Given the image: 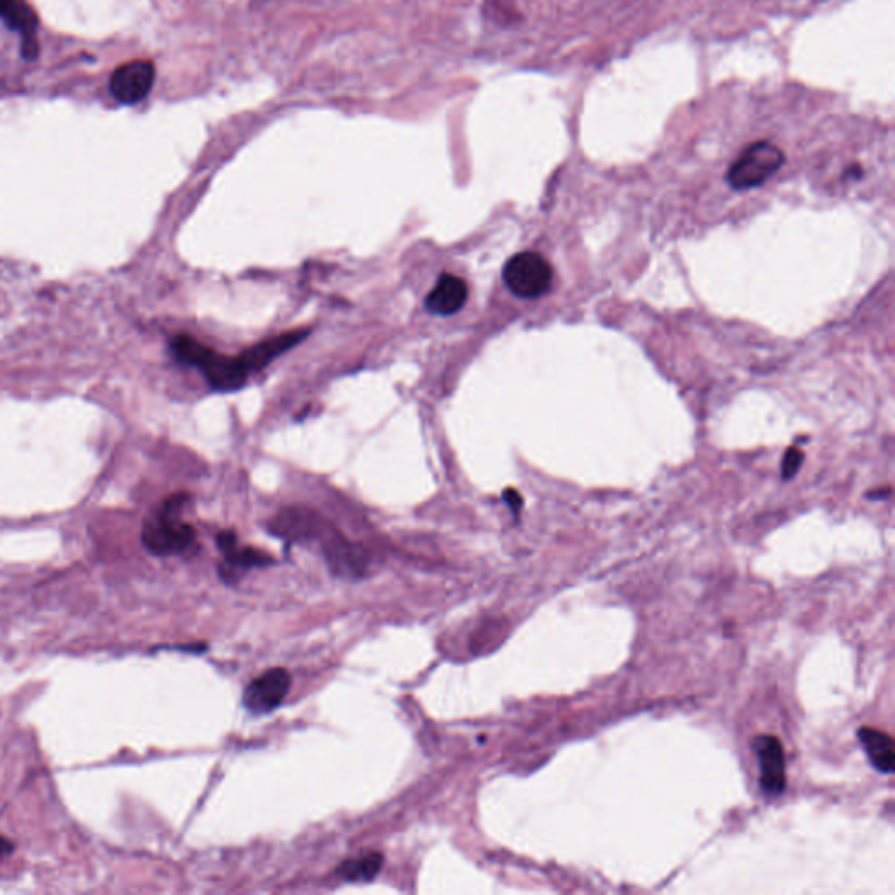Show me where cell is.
<instances>
[{
	"instance_id": "6da1fadb",
	"label": "cell",
	"mask_w": 895,
	"mask_h": 895,
	"mask_svg": "<svg viewBox=\"0 0 895 895\" xmlns=\"http://www.w3.org/2000/svg\"><path fill=\"white\" fill-rule=\"evenodd\" d=\"M172 354L182 364L200 369L207 382L221 392L242 389L249 380L250 373L240 357H224L186 334L172 341Z\"/></svg>"
},
{
	"instance_id": "7a4b0ae2",
	"label": "cell",
	"mask_w": 895,
	"mask_h": 895,
	"mask_svg": "<svg viewBox=\"0 0 895 895\" xmlns=\"http://www.w3.org/2000/svg\"><path fill=\"white\" fill-rule=\"evenodd\" d=\"M186 502L188 495H174L144 523L142 542L153 555H181L195 544V528L181 521Z\"/></svg>"
},
{
	"instance_id": "3957f363",
	"label": "cell",
	"mask_w": 895,
	"mask_h": 895,
	"mask_svg": "<svg viewBox=\"0 0 895 895\" xmlns=\"http://www.w3.org/2000/svg\"><path fill=\"white\" fill-rule=\"evenodd\" d=\"M785 163V154L770 140H759L743 149L726 175L731 188L736 191L759 188L777 174Z\"/></svg>"
},
{
	"instance_id": "277c9868",
	"label": "cell",
	"mask_w": 895,
	"mask_h": 895,
	"mask_svg": "<svg viewBox=\"0 0 895 895\" xmlns=\"http://www.w3.org/2000/svg\"><path fill=\"white\" fill-rule=\"evenodd\" d=\"M502 277L514 296L537 299L553 284V268L548 259L537 252H520L507 261Z\"/></svg>"
},
{
	"instance_id": "5b68a950",
	"label": "cell",
	"mask_w": 895,
	"mask_h": 895,
	"mask_svg": "<svg viewBox=\"0 0 895 895\" xmlns=\"http://www.w3.org/2000/svg\"><path fill=\"white\" fill-rule=\"evenodd\" d=\"M291 689V673L284 668H271L252 680L243 691V705L252 714H270L284 701Z\"/></svg>"
},
{
	"instance_id": "8992f818",
	"label": "cell",
	"mask_w": 895,
	"mask_h": 895,
	"mask_svg": "<svg viewBox=\"0 0 895 895\" xmlns=\"http://www.w3.org/2000/svg\"><path fill=\"white\" fill-rule=\"evenodd\" d=\"M154 77H156V70L149 60L125 63L112 74V95L121 104H139L140 100H144L153 88Z\"/></svg>"
},
{
	"instance_id": "52a82bcc",
	"label": "cell",
	"mask_w": 895,
	"mask_h": 895,
	"mask_svg": "<svg viewBox=\"0 0 895 895\" xmlns=\"http://www.w3.org/2000/svg\"><path fill=\"white\" fill-rule=\"evenodd\" d=\"M754 750H756L759 768H761L763 791L771 798L780 796L787 785L782 743L778 742V738L775 736L761 735L754 740Z\"/></svg>"
},
{
	"instance_id": "ba28073f",
	"label": "cell",
	"mask_w": 895,
	"mask_h": 895,
	"mask_svg": "<svg viewBox=\"0 0 895 895\" xmlns=\"http://www.w3.org/2000/svg\"><path fill=\"white\" fill-rule=\"evenodd\" d=\"M324 553L327 565L333 570L334 576L359 579L368 572L369 560L366 551L357 544L341 539L338 535H329V539L324 542Z\"/></svg>"
},
{
	"instance_id": "9c48e42d",
	"label": "cell",
	"mask_w": 895,
	"mask_h": 895,
	"mask_svg": "<svg viewBox=\"0 0 895 895\" xmlns=\"http://www.w3.org/2000/svg\"><path fill=\"white\" fill-rule=\"evenodd\" d=\"M326 525L322 523L317 514L305 511V509H285L284 513L278 514L275 521L271 523V532L285 537V539H320L322 535L329 534L324 532Z\"/></svg>"
},
{
	"instance_id": "30bf717a",
	"label": "cell",
	"mask_w": 895,
	"mask_h": 895,
	"mask_svg": "<svg viewBox=\"0 0 895 895\" xmlns=\"http://www.w3.org/2000/svg\"><path fill=\"white\" fill-rule=\"evenodd\" d=\"M0 18L7 27L18 30L23 35V55L25 58H35L39 46L35 41L37 30V16L34 9L28 6L25 0H0Z\"/></svg>"
},
{
	"instance_id": "8fae6325",
	"label": "cell",
	"mask_w": 895,
	"mask_h": 895,
	"mask_svg": "<svg viewBox=\"0 0 895 895\" xmlns=\"http://www.w3.org/2000/svg\"><path fill=\"white\" fill-rule=\"evenodd\" d=\"M467 284L462 278L453 277V275H443L439 278L438 284L434 285V289L429 292V296L425 299V306L429 312L434 315H453L457 313L467 301Z\"/></svg>"
},
{
	"instance_id": "7c38bea8",
	"label": "cell",
	"mask_w": 895,
	"mask_h": 895,
	"mask_svg": "<svg viewBox=\"0 0 895 895\" xmlns=\"http://www.w3.org/2000/svg\"><path fill=\"white\" fill-rule=\"evenodd\" d=\"M306 336H308V331H292V333L280 334L277 338L257 343L254 347H250L249 350H245L240 355V361L243 362V366L247 368L249 373H254V371H259L264 366H268L273 359H277L278 355L284 354L289 348L296 347L298 343L305 340Z\"/></svg>"
},
{
	"instance_id": "4fadbf2b",
	"label": "cell",
	"mask_w": 895,
	"mask_h": 895,
	"mask_svg": "<svg viewBox=\"0 0 895 895\" xmlns=\"http://www.w3.org/2000/svg\"><path fill=\"white\" fill-rule=\"evenodd\" d=\"M217 544L229 565V569L219 567V572L223 577L228 576L235 569L249 570L254 567H266L273 562V558L263 551H257L254 548H240L235 532H223V534L217 535Z\"/></svg>"
},
{
	"instance_id": "5bb4252c",
	"label": "cell",
	"mask_w": 895,
	"mask_h": 895,
	"mask_svg": "<svg viewBox=\"0 0 895 895\" xmlns=\"http://www.w3.org/2000/svg\"><path fill=\"white\" fill-rule=\"evenodd\" d=\"M859 740H861L862 749L868 754L869 761L876 770L882 771L885 775L894 773L895 749L892 736L880 729L864 726L859 729Z\"/></svg>"
},
{
	"instance_id": "9a60e30c",
	"label": "cell",
	"mask_w": 895,
	"mask_h": 895,
	"mask_svg": "<svg viewBox=\"0 0 895 895\" xmlns=\"http://www.w3.org/2000/svg\"><path fill=\"white\" fill-rule=\"evenodd\" d=\"M383 866V855L378 852L364 855L361 859H350V861L341 862L336 873L341 876L345 882H371Z\"/></svg>"
},
{
	"instance_id": "2e32d148",
	"label": "cell",
	"mask_w": 895,
	"mask_h": 895,
	"mask_svg": "<svg viewBox=\"0 0 895 895\" xmlns=\"http://www.w3.org/2000/svg\"><path fill=\"white\" fill-rule=\"evenodd\" d=\"M803 453L798 448H789L787 453H785L784 460H782V478L784 479H792L796 474H798L799 467L803 464Z\"/></svg>"
},
{
	"instance_id": "e0dca14e",
	"label": "cell",
	"mask_w": 895,
	"mask_h": 895,
	"mask_svg": "<svg viewBox=\"0 0 895 895\" xmlns=\"http://www.w3.org/2000/svg\"><path fill=\"white\" fill-rule=\"evenodd\" d=\"M504 499H506V502L507 504H509V506L513 507L514 511H518V509H520L521 497L520 493L516 492V490H511V488H509V490H506V493H504Z\"/></svg>"
},
{
	"instance_id": "ac0fdd59",
	"label": "cell",
	"mask_w": 895,
	"mask_h": 895,
	"mask_svg": "<svg viewBox=\"0 0 895 895\" xmlns=\"http://www.w3.org/2000/svg\"><path fill=\"white\" fill-rule=\"evenodd\" d=\"M13 843H9L6 838H0V855H9L13 852Z\"/></svg>"
}]
</instances>
